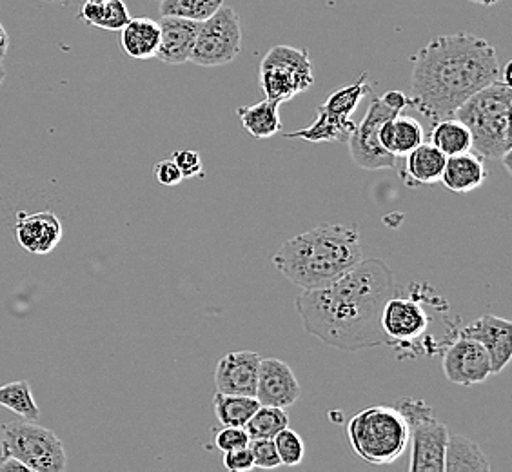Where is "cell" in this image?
<instances>
[{"label":"cell","instance_id":"30","mask_svg":"<svg viewBox=\"0 0 512 472\" xmlns=\"http://www.w3.org/2000/svg\"><path fill=\"white\" fill-rule=\"evenodd\" d=\"M275 442L276 453L280 458V463L286 467H296L304 462L306 458V443L302 440V436L293 431V429H282L280 433L273 438Z\"/></svg>","mask_w":512,"mask_h":472},{"label":"cell","instance_id":"18","mask_svg":"<svg viewBox=\"0 0 512 472\" xmlns=\"http://www.w3.org/2000/svg\"><path fill=\"white\" fill-rule=\"evenodd\" d=\"M198 24L200 22L178 17H162L158 22L160 44L155 57L168 66L189 62L197 42Z\"/></svg>","mask_w":512,"mask_h":472},{"label":"cell","instance_id":"21","mask_svg":"<svg viewBox=\"0 0 512 472\" xmlns=\"http://www.w3.org/2000/svg\"><path fill=\"white\" fill-rule=\"evenodd\" d=\"M378 138L387 153L400 158L405 157L407 153H411L416 146L424 142L425 131L416 118L400 113L396 117L385 120Z\"/></svg>","mask_w":512,"mask_h":472},{"label":"cell","instance_id":"37","mask_svg":"<svg viewBox=\"0 0 512 472\" xmlns=\"http://www.w3.org/2000/svg\"><path fill=\"white\" fill-rule=\"evenodd\" d=\"M6 471H28V469L13 456H0V472Z\"/></svg>","mask_w":512,"mask_h":472},{"label":"cell","instance_id":"14","mask_svg":"<svg viewBox=\"0 0 512 472\" xmlns=\"http://www.w3.org/2000/svg\"><path fill=\"white\" fill-rule=\"evenodd\" d=\"M302 396V387L293 369L278 358H262L258 365L255 398L260 405L287 409Z\"/></svg>","mask_w":512,"mask_h":472},{"label":"cell","instance_id":"23","mask_svg":"<svg viewBox=\"0 0 512 472\" xmlns=\"http://www.w3.org/2000/svg\"><path fill=\"white\" fill-rule=\"evenodd\" d=\"M489 472L491 463L478 443L462 434H451L445 447L444 472Z\"/></svg>","mask_w":512,"mask_h":472},{"label":"cell","instance_id":"16","mask_svg":"<svg viewBox=\"0 0 512 472\" xmlns=\"http://www.w3.org/2000/svg\"><path fill=\"white\" fill-rule=\"evenodd\" d=\"M260 360L262 356L255 351H233L222 356L215 371L217 393L255 396Z\"/></svg>","mask_w":512,"mask_h":472},{"label":"cell","instance_id":"34","mask_svg":"<svg viewBox=\"0 0 512 472\" xmlns=\"http://www.w3.org/2000/svg\"><path fill=\"white\" fill-rule=\"evenodd\" d=\"M171 158L175 160L182 177L197 178L204 175V164H202V158L198 155V151L182 149V151H175Z\"/></svg>","mask_w":512,"mask_h":472},{"label":"cell","instance_id":"2","mask_svg":"<svg viewBox=\"0 0 512 472\" xmlns=\"http://www.w3.org/2000/svg\"><path fill=\"white\" fill-rule=\"evenodd\" d=\"M409 108L431 124L454 117L476 91L500 80L498 53L473 33L440 35L411 57Z\"/></svg>","mask_w":512,"mask_h":472},{"label":"cell","instance_id":"1","mask_svg":"<svg viewBox=\"0 0 512 472\" xmlns=\"http://www.w3.org/2000/svg\"><path fill=\"white\" fill-rule=\"evenodd\" d=\"M393 269L380 258H362L331 286L304 291L295 307L306 333L345 353L391 345L380 325L384 305L398 295Z\"/></svg>","mask_w":512,"mask_h":472},{"label":"cell","instance_id":"24","mask_svg":"<svg viewBox=\"0 0 512 472\" xmlns=\"http://www.w3.org/2000/svg\"><path fill=\"white\" fill-rule=\"evenodd\" d=\"M280 104L273 100H260L253 106H242L237 109L238 118L247 133L256 140L275 137L282 129V120L278 113Z\"/></svg>","mask_w":512,"mask_h":472},{"label":"cell","instance_id":"41","mask_svg":"<svg viewBox=\"0 0 512 472\" xmlns=\"http://www.w3.org/2000/svg\"><path fill=\"white\" fill-rule=\"evenodd\" d=\"M44 2H51V4H68V2H73V0H44Z\"/></svg>","mask_w":512,"mask_h":472},{"label":"cell","instance_id":"13","mask_svg":"<svg viewBox=\"0 0 512 472\" xmlns=\"http://www.w3.org/2000/svg\"><path fill=\"white\" fill-rule=\"evenodd\" d=\"M380 325L391 345H409L425 335L429 315L418 300L394 295L385 302Z\"/></svg>","mask_w":512,"mask_h":472},{"label":"cell","instance_id":"17","mask_svg":"<svg viewBox=\"0 0 512 472\" xmlns=\"http://www.w3.org/2000/svg\"><path fill=\"white\" fill-rule=\"evenodd\" d=\"M62 235V222L53 211H37L31 215L19 213L15 222V238L31 255H48L59 246Z\"/></svg>","mask_w":512,"mask_h":472},{"label":"cell","instance_id":"15","mask_svg":"<svg viewBox=\"0 0 512 472\" xmlns=\"http://www.w3.org/2000/svg\"><path fill=\"white\" fill-rule=\"evenodd\" d=\"M458 336L473 338L485 347L493 374L502 373L512 358V322L496 315H483L460 329Z\"/></svg>","mask_w":512,"mask_h":472},{"label":"cell","instance_id":"25","mask_svg":"<svg viewBox=\"0 0 512 472\" xmlns=\"http://www.w3.org/2000/svg\"><path fill=\"white\" fill-rule=\"evenodd\" d=\"M429 138H431V144L440 149L445 157L462 155L473 148V138L469 129L456 117L434 122Z\"/></svg>","mask_w":512,"mask_h":472},{"label":"cell","instance_id":"43","mask_svg":"<svg viewBox=\"0 0 512 472\" xmlns=\"http://www.w3.org/2000/svg\"><path fill=\"white\" fill-rule=\"evenodd\" d=\"M158 2H160V0H158Z\"/></svg>","mask_w":512,"mask_h":472},{"label":"cell","instance_id":"31","mask_svg":"<svg viewBox=\"0 0 512 472\" xmlns=\"http://www.w3.org/2000/svg\"><path fill=\"white\" fill-rule=\"evenodd\" d=\"M249 449L253 454L255 469H276L282 465L278 453H276L275 442L269 438L249 440Z\"/></svg>","mask_w":512,"mask_h":472},{"label":"cell","instance_id":"32","mask_svg":"<svg viewBox=\"0 0 512 472\" xmlns=\"http://www.w3.org/2000/svg\"><path fill=\"white\" fill-rule=\"evenodd\" d=\"M131 20L128 6L124 0H108L104 4V15L100 20V30L120 31Z\"/></svg>","mask_w":512,"mask_h":472},{"label":"cell","instance_id":"39","mask_svg":"<svg viewBox=\"0 0 512 472\" xmlns=\"http://www.w3.org/2000/svg\"><path fill=\"white\" fill-rule=\"evenodd\" d=\"M469 2L478 4V6H485V8H489V6H496V4H500V2H503V0H469Z\"/></svg>","mask_w":512,"mask_h":472},{"label":"cell","instance_id":"33","mask_svg":"<svg viewBox=\"0 0 512 472\" xmlns=\"http://www.w3.org/2000/svg\"><path fill=\"white\" fill-rule=\"evenodd\" d=\"M249 445V434L246 427H233V425H222V429L215 434V447L222 453L240 449Z\"/></svg>","mask_w":512,"mask_h":472},{"label":"cell","instance_id":"8","mask_svg":"<svg viewBox=\"0 0 512 472\" xmlns=\"http://www.w3.org/2000/svg\"><path fill=\"white\" fill-rule=\"evenodd\" d=\"M369 93V75L362 73L353 84L336 89L324 104L318 106V115L311 126L286 133V138H302L307 142H347L356 126L351 117Z\"/></svg>","mask_w":512,"mask_h":472},{"label":"cell","instance_id":"40","mask_svg":"<svg viewBox=\"0 0 512 472\" xmlns=\"http://www.w3.org/2000/svg\"><path fill=\"white\" fill-rule=\"evenodd\" d=\"M4 79H6V69L2 68V62H0V88L4 84Z\"/></svg>","mask_w":512,"mask_h":472},{"label":"cell","instance_id":"42","mask_svg":"<svg viewBox=\"0 0 512 472\" xmlns=\"http://www.w3.org/2000/svg\"><path fill=\"white\" fill-rule=\"evenodd\" d=\"M84 2H97V4H104V2H108V0H84Z\"/></svg>","mask_w":512,"mask_h":472},{"label":"cell","instance_id":"26","mask_svg":"<svg viewBox=\"0 0 512 472\" xmlns=\"http://www.w3.org/2000/svg\"><path fill=\"white\" fill-rule=\"evenodd\" d=\"M213 405H215V414L220 425L246 427V423L260 407V402L255 396L217 393Z\"/></svg>","mask_w":512,"mask_h":472},{"label":"cell","instance_id":"19","mask_svg":"<svg viewBox=\"0 0 512 472\" xmlns=\"http://www.w3.org/2000/svg\"><path fill=\"white\" fill-rule=\"evenodd\" d=\"M487 177H489V173L483 164V158L478 157L476 153L467 151L462 155L447 157L440 182L453 193L467 195L474 189L482 187Z\"/></svg>","mask_w":512,"mask_h":472},{"label":"cell","instance_id":"20","mask_svg":"<svg viewBox=\"0 0 512 472\" xmlns=\"http://www.w3.org/2000/svg\"><path fill=\"white\" fill-rule=\"evenodd\" d=\"M447 157L431 142H422L420 146L405 155V168L402 178L409 187L431 186L440 182L444 173Z\"/></svg>","mask_w":512,"mask_h":472},{"label":"cell","instance_id":"5","mask_svg":"<svg viewBox=\"0 0 512 472\" xmlns=\"http://www.w3.org/2000/svg\"><path fill=\"white\" fill-rule=\"evenodd\" d=\"M351 449L371 465H391L409 445V427L396 407L375 405L347 423Z\"/></svg>","mask_w":512,"mask_h":472},{"label":"cell","instance_id":"7","mask_svg":"<svg viewBox=\"0 0 512 472\" xmlns=\"http://www.w3.org/2000/svg\"><path fill=\"white\" fill-rule=\"evenodd\" d=\"M394 407L404 416L411 443V472H444L449 429L434 416L431 405L416 398H400Z\"/></svg>","mask_w":512,"mask_h":472},{"label":"cell","instance_id":"12","mask_svg":"<svg viewBox=\"0 0 512 472\" xmlns=\"http://www.w3.org/2000/svg\"><path fill=\"white\" fill-rule=\"evenodd\" d=\"M445 378L454 385L483 384L491 374V358L480 342L458 336L447 347L442 360Z\"/></svg>","mask_w":512,"mask_h":472},{"label":"cell","instance_id":"4","mask_svg":"<svg viewBox=\"0 0 512 472\" xmlns=\"http://www.w3.org/2000/svg\"><path fill=\"white\" fill-rule=\"evenodd\" d=\"M512 89L503 80L476 91L456 109L454 117L462 120L473 138L471 151L485 160H498L511 173Z\"/></svg>","mask_w":512,"mask_h":472},{"label":"cell","instance_id":"28","mask_svg":"<svg viewBox=\"0 0 512 472\" xmlns=\"http://www.w3.org/2000/svg\"><path fill=\"white\" fill-rule=\"evenodd\" d=\"M286 427H289L286 409L273 407V405H260L256 413L251 416V420L246 423L249 440H260V438L273 440L276 434Z\"/></svg>","mask_w":512,"mask_h":472},{"label":"cell","instance_id":"11","mask_svg":"<svg viewBox=\"0 0 512 472\" xmlns=\"http://www.w3.org/2000/svg\"><path fill=\"white\" fill-rule=\"evenodd\" d=\"M400 113L404 111L387 104L384 97H375L371 100L362 122L356 124L353 133L347 138L351 158L358 168L367 169V171L398 169V158L382 148L378 135L385 120L396 117Z\"/></svg>","mask_w":512,"mask_h":472},{"label":"cell","instance_id":"35","mask_svg":"<svg viewBox=\"0 0 512 472\" xmlns=\"http://www.w3.org/2000/svg\"><path fill=\"white\" fill-rule=\"evenodd\" d=\"M222 463H224L227 471L231 472H249L251 469H255L253 454H251L249 445L240 447V449H233V451H227V453H224Z\"/></svg>","mask_w":512,"mask_h":472},{"label":"cell","instance_id":"38","mask_svg":"<svg viewBox=\"0 0 512 472\" xmlns=\"http://www.w3.org/2000/svg\"><path fill=\"white\" fill-rule=\"evenodd\" d=\"M8 51H10V35H8V31H6V28H4L2 22H0V62L6 59Z\"/></svg>","mask_w":512,"mask_h":472},{"label":"cell","instance_id":"29","mask_svg":"<svg viewBox=\"0 0 512 472\" xmlns=\"http://www.w3.org/2000/svg\"><path fill=\"white\" fill-rule=\"evenodd\" d=\"M224 6V0H160V17L204 22Z\"/></svg>","mask_w":512,"mask_h":472},{"label":"cell","instance_id":"6","mask_svg":"<svg viewBox=\"0 0 512 472\" xmlns=\"http://www.w3.org/2000/svg\"><path fill=\"white\" fill-rule=\"evenodd\" d=\"M0 456L17 458L28 472H64L68 467L59 436L30 420L0 427Z\"/></svg>","mask_w":512,"mask_h":472},{"label":"cell","instance_id":"22","mask_svg":"<svg viewBox=\"0 0 512 472\" xmlns=\"http://www.w3.org/2000/svg\"><path fill=\"white\" fill-rule=\"evenodd\" d=\"M158 44H160V26L157 20L149 17L131 19L120 30V46L131 59H153L157 55Z\"/></svg>","mask_w":512,"mask_h":472},{"label":"cell","instance_id":"36","mask_svg":"<svg viewBox=\"0 0 512 472\" xmlns=\"http://www.w3.org/2000/svg\"><path fill=\"white\" fill-rule=\"evenodd\" d=\"M153 173H155V178H157L158 184H162V186H178V184L184 180V177H182V173H180V169H178L173 158L157 162V164H155V169H153Z\"/></svg>","mask_w":512,"mask_h":472},{"label":"cell","instance_id":"3","mask_svg":"<svg viewBox=\"0 0 512 472\" xmlns=\"http://www.w3.org/2000/svg\"><path fill=\"white\" fill-rule=\"evenodd\" d=\"M364 258L356 226L320 224L286 240L273 264L291 284L315 291L331 286Z\"/></svg>","mask_w":512,"mask_h":472},{"label":"cell","instance_id":"27","mask_svg":"<svg viewBox=\"0 0 512 472\" xmlns=\"http://www.w3.org/2000/svg\"><path fill=\"white\" fill-rule=\"evenodd\" d=\"M0 405L30 422H37L40 418L39 405L35 404L28 380L0 385Z\"/></svg>","mask_w":512,"mask_h":472},{"label":"cell","instance_id":"10","mask_svg":"<svg viewBox=\"0 0 512 472\" xmlns=\"http://www.w3.org/2000/svg\"><path fill=\"white\" fill-rule=\"evenodd\" d=\"M240 51V17L233 8L222 6L215 15L198 24L197 42L189 62L202 68H218L237 59Z\"/></svg>","mask_w":512,"mask_h":472},{"label":"cell","instance_id":"9","mask_svg":"<svg viewBox=\"0 0 512 472\" xmlns=\"http://www.w3.org/2000/svg\"><path fill=\"white\" fill-rule=\"evenodd\" d=\"M315 84L307 50L280 44L267 51L260 62V88L267 100L284 104Z\"/></svg>","mask_w":512,"mask_h":472}]
</instances>
